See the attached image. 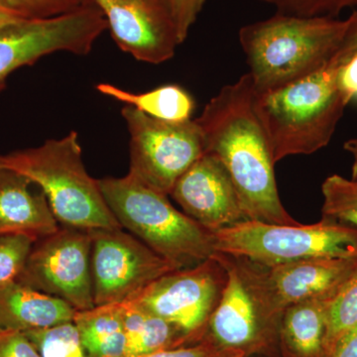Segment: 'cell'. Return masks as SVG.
Returning <instances> with one entry per match:
<instances>
[{
  "label": "cell",
  "mask_w": 357,
  "mask_h": 357,
  "mask_svg": "<svg viewBox=\"0 0 357 357\" xmlns=\"http://www.w3.org/2000/svg\"><path fill=\"white\" fill-rule=\"evenodd\" d=\"M250 75L222 86L196 119L204 152L217 157L234 183L248 220L299 225L284 208L275 178V161L253 110Z\"/></svg>",
  "instance_id": "obj_1"
},
{
  "label": "cell",
  "mask_w": 357,
  "mask_h": 357,
  "mask_svg": "<svg viewBox=\"0 0 357 357\" xmlns=\"http://www.w3.org/2000/svg\"><path fill=\"white\" fill-rule=\"evenodd\" d=\"M347 21L277 13L243 26L239 43L256 93L283 88L323 69L337 54Z\"/></svg>",
  "instance_id": "obj_2"
},
{
  "label": "cell",
  "mask_w": 357,
  "mask_h": 357,
  "mask_svg": "<svg viewBox=\"0 0 357 357\" xmlns=\"http://www.w3.org/2000/svg\"><path fill=\"white\" fill-rule=\"evenodd\" d=\"M349 103L338 88L337 68L330 64L283 88L253 95V110L275 163L328 146Z\"/></svg>",
  "instance_id": "obj_3"
},
{
  "label": "cell",
  "mask_w": 357,
  "mask_h": 357,
  "mask_svg": "<svg viewBox=\"0 0 357 357\" xmlns=\"http://www.w3.org/2000/svg\"><path fill=\"white\" fill-rule=\"evenodd\" d=\"M3 168L22 174L46 196L64 227L84 230L122 229L103 197L98 181L86 172L79 134L38 147L3 155Z\"/></svg>",
  "instance_id": "obj_4"
},
{
  "label": "cell",
  "mask_w": 357,
  "mask_h": 357,
  "mask_svg": "<svg viewBox=\"0 0 357 357\" xmlns=\"http://www.w3.org/2000/svg\"><path fill=\"white\" fill-rule=\"evenodd\" d=\"M98 181L122 229L176 269L195 266L215 255V234L178 211L167 195L129 173L121 178Z\"/></svg>",
  "instance_id": "obj_5"
},
{
  "label": "cell",
  "mask_w": 357,
  "mask_h": 357,
  "mask_svg": "<svg viewBox=\"0 0 357 357\" xmlns=\"http://www.w3.org/2000/svg\"><path fill=\"white\" fill-rule=\"evenodd\" d=\"M213 234L215 253L265 266L357 256V227L324 218L307 225L244 220Z\"/></svg>",
  "instance_id": "obj_6"
},
{
  "label": "cell",
  "mask_w": 357,
  "mask_h": 357,
  "mask_svg": "<svg viewBox=\"0 0 357 357\" xmlns=\"http://www.w3.org/2000/svg\"><path fill=\"white\" fill-rule=\"evenodd\" d=\"M122 117L130 135L129 174L170 196L178 178L204 154L196 119L167 122L126 105Z\"/></svg>",
  "instance_id": "obj_7"
},
{
  "label": "cell",
  "mask_w": 357,
  "mask_h": 357,
  "mask_svg": "<svg viewBox=\"0 0 357 357\" xmlns=\"http://www.w3.org/2000/svg\"><path fill=\"white\" fill-rule=\"evenodd\" d=\"M105 30L107 20L93 4L56 17L23 20L1 26L0 93L13 73L45 56L57 52L88 55Z\"/></svg>",
  "instance_id": "obj_8"
},
{
  "label": "cell",
  "mask_w": 357,
  "mask_h": 357,
  "mask_svg": "<svg viewBox=\"0 0 357 357\" xmlns=\"http://www.w3.org/2000/svg\"><path fill=\"white\" fill-rule=\"evenodd\" d=\"M227 282V270L215 253L208 259L160 277L133 302L165 319L189 344L202 342Z\"/></svg>",
  "instance_id": "obj_9"
},
{
  "label": "cell",
  "mask_w": 357,
  "mask_h": 357,
  "mask_svg": "<svg viewBox=\"0 0 357 357\" xmlns=\"http://www.w3.org/2000/svg\"><path fill=\"white\" fill-rule=\"evenodd\" d=\"M89 230L60 227L33 245L18 283L65 301L77 312L96 307Z\"/></svg>",
  "instance_id": "obj_10"
},
{
  "label": "cell",
  "mask_w": 357,
  "mask_h": 357,
  "mask_svg": "<svg viewBox=\"0 0 357 357\" xmlns=\"http://www.w3.org/2000/svg\"><path fill=\"white\" fill-rule=\"evenodd\" d=\"M89 231L96 306L133 300L160 277L178 270L123 229Z\"/></svg>",
  "instance_id": "obj_11"
},
{
  "label": "cell",
  "mask_w": 357,
  "mask_h": 357,
  "mask_svg": "<svg viewBox=\"0 0 357 357\" xmlns=\"http://www.w3.org/2000/svg\"><path fill=\"white\" fill-rule=\"evenodd\" d=\"M232 258L263 310L278 321L287 307L335 293L357 273V256L302 260L273 266Z\"/></svg>",
  "instance_id": "obj_12"
},
{
  "label": "cell",
  "mask_w": 357,
  "mask_h": 357,
  "mask_svg": "<svg viewBox=\"0 0 357 357\" xmlns=\"http://www.w3.org/2000/svg\"><path fill=\"white\" fill-rule=\"evenodd\" d=\"M217 255L227 270V282L203 340L222 349L241 352L245 357H280L281 321L265 312L234 258L222 253Z\"/></svg>",
  "instance_id": "obj_13"
},
{
  "label": "cell",
  "mask_w": 357,
  "mask_h": 357,
  "mask_svg": "<svg viewBox=\"0 0 357 357\" xmlns=\"http://www.w3.org/2000/svg\"><path fill=\"white\" fill-rule=\"evenodd\" d=\"M121 50L140 62L171 60L181 45L172 0H91Z\"/></svg>",
  "instance_id": "obj_14"
},
{
  "label": "cell",
  "mask_w": 357,
  "mask_h": 357,
  "mask_svg": "<svg viewBox=\"0 0 357 357\" xmlns=\"http://www.w3.org/2000/svg\"><path fill=\"white\" fill-rule=\"evenodd\" d=\"M170 196L213 234L248 220L227 169L206 152L178 178Z\"/></svg>",
  "instance_id": "obj_15"
},
{
  "label": "cell",
  "mask_w": 357,
  "mask_h": 357,
  "mask_svg": "<svg viewBox=\"0 0 357 357\" xmlns=\"http://www.w3.org/2000/svg\"><path fill=\"white\" fill-rule=\"evenodd\" d=\"M22 174L0 168V234L41 238L60 229L46 196Z\"/></svg>",
  "instance_id": "obj_16"
},
{
  "label": "cell",
  "mask_w": 357,
  "mask_h": 357,
  "mask_svg": "<svg viewBox=\"0 0 357 357\" xmlns=\"http://www.w3.org/2000/svg\"><path fill=\"white\" fill-rule=\"evenodd\" d=\"M65 301L14 282L0 288V332L27 333L74 321Z\"/></svg>",
  "instance_id": "obj_17"
},
{
  "label": "cell",
  "mask_w": 357,
  "mask_h": 357,
  "mask_svg": "<svg viewBox=\"0 0 357 357\" xmlns=\"http://www.w3.org/2000/svg\"><path fill=\"white\" fill-rule=\"evenodd\" d=\"M337 293L303 301L284 311L279 330L280 357H330L328 312Z\"/></svg>",
  "instance_id": "obj_18"
},
{
  "label": "cell",
  "mask_w": 357,
  "mask_h": 357,
  "mask_svg": "<svg viewBox=\"0 0 357 357\" xmlns=\"http://www.w3.org/2000/svg\"><path fill=\"white\" fill-rule=\"evenodd\" d=\"M119 306L126 337V357H142L192 344L175 326L133 301Z\"/></svg>",
  "instance_id": "obj_19"
},
{
  "label": "cell",
  "mask_w": 357,
  "mask_h": 357,
  "mask_svg": "<svg viewBox=\"0 0 357 357\" xmlns=\"http://www.w3.org/2000/svg\"><path fill=\"white\" fill-rule=\"evenodd\" d=\"M96 89L102 95L123 102L159 121L184 122L191 121L194 114V98L178 84H165L139 93H131L107 83L96 84Z\"/></svg>",
  "instance_id": "obj_20"
},
{
  "label": "cell",
  "mask_w": 357,
  "mask_h": 357,
  "mask_svg": "<svg viewBox=\"0 0 357 357\" xmlns=\"http://www.w3.org/2000/svg\"><path fill=\"white\" fill-rule=\"evenodd\" d=\"M74 323L89 357H126V337L119 304L77 312Z\"/></svg>",
  "instance_id": "obj_21"
},
{
  "label": "cell",
  "mask_w": 357,
  "mask_h": 357,
  "mask_svg": "<svg viewBox=\"0 0 357 357\" xmlns=\"http://www.w3.org/2000/svg\"><path fill=\"white\" fill-rule=\"evenodd\" d=\"M324 218L357 227V182L342 176H330L321 185Z\"/></svg>",
  "instance_id": "obj_22"
},
{
  "label": "cell",
  "mask_w": 357,
  "mask_h": 357,
  "mask_svg": "<svg viewBox=\"0 0 357 357\" xmlns=\"http://www.w3.org/2000/svg\"><path fill=\"white\" fill-rule=\"evenodd\" d=\"M356 325L357 273L340 287L328 309L326 342L330 357L340 340Z\"/></svg>",
  "instance_id": "obj_23"
},
{
  "label": "cell",
  "mask_w": 357,
  "mask_h": 357,
  "mask_svg": "<svg viewBox=\"0 0 357 357\" xmlns=\"http://www.w3.org/2000/svg\"><path fill=\"white\" fill-rule=\"evenodd\" d=\"M24 333L41 357H89L74 321Z\"/></svg>",
  "instance_id": "obj_24"
},
{
  "label": "cell",
  "mask_w": 357,
  "mask_h": 357,
  "mask_svg": "<svg viewBox=\"0 0 357 357\" xmlns=\"http://www.w3.org/2000/svg\"><path fill=\"white\" fill-rule=\"evenodd\" d=\"M37 241L27 234H0V288L18 281Z\"/></svg>",
  "instance_id": "obj_25"
},
{
  "label": "cell",
  "mask_w": 357,
  "mask_h": 357,
  "mask_svg": "<svg viewBox=\"0 0 357 357\" xmlns=\"http://www.w3.org/2000/svg\"><path fill=\"white\" fill-rule=\"evenodd\" d=\"M276 7L279 13L314 17H333L344 9L357 6V0H261Z\"/></svg>",
  "instance_id": "obj_26"
},
{
  "label": "cell",
  "mask_w": 357,
  "mask_h": 357,
  "mask_svg": "<svg viewBox=\"0 0 357 357\" xmlns=\"http://www.w3.org/2000/svg\"><path fill=\"white\" fill-rule=\"evenodd\" d=\"M24 20H44L76 11L93 4L91 0H6Z\"/></svg>",
  "instance_id": "obj_27"
},
{
  "label": "cell",
  "mask_w": 357,
  "mask_h": 357,
  "mask_svg": "<svg viewBox=\"0 0 357 357\" xmlns=\"http://www.w3.org/2000/svg\"><path fill=\"white\" fill-rule=\"evenodd\" d=\"M142 357H245L241 352L222 349L203 340L196 344L154 352Z\"/></svg>",
  "instance_id": "obj_28"
},
{
  "label": "cell",
  "mask_w": 357,
  "mask_h": 357,
  "mask_svg": "<svg viewBox=\"0 0 357 357\" xmlns=\"http://www.w3.org/2000/svg\"><path fill=\"white\" fill-rule=\"evenodd\" d=\"M172 2L178 39L182 44L196 22L206 0H172Z\"/></svg>",
  "instance_id": "obj_29"
},
{
  "label": "cell",
  "mask_w": 357,
  "mask_h": 357,
  "mask_svg": "<svg viewBox=\"0 0 357 357\" xmlns=\"http://www.w3.org/2000/svg\"><path fill=\"white\" fill-rule=\"evenodd\" d=\"M0 357H41L24 333L0 332Z\"/></svg>",
  "instance_id": "obj_30"
},
{
  "label": "cell",
  "mask_w": 357,
  "mask_h": 357,
  "mask_svg": "<svg viewBox=\"0 0 357 357\" xmlns=\"http://www.w3.org/2000/svg\"><path fill=\"white\" fill-rule=\"evenodd\" d=\"M335 68L338 88L349 103L357 100V54Z\"/></svg>",
  "instance_id": "obj_31"
},
{
  "label": "cell",
  "mask_w": 357,
  "mask_h": 357,
  "mask_svg": "<svg viewBox=\"0 0 357 357\" xmlns=\"http://www.w3.org/2000/svg\"><path fill=\"white\" fill-rule=\"evenodd\" d=\"M347 21V31H345L342 45L328 64L333 67L344 64L349 58L357 54V11L351 14Z\"/></svg>",
  "instance_id": "obj_32"
},
{
  "label": "cell",
  "mask_w": 357,
  "mask_h": 357,
  "mask_svg": "<svg viewBox=\"0 0 357 357\" xmlns=\"http://www.w3.org/2000/svg\"><path fill=\"white\" fill-rule=\"evenodd\" d=\"M331 357H357V325L340 340Z\"/></svg>",
  "instance_id": "obj_33"
},
{
  "label": "cell",
  "mask_w": 357,
  "mask_h": 357,
  "mask_svg": "<svg viewBox=\"0 0 357 357\" xmlns=\"http://www.w3.org/2000/svg\"><path fill=\"white\" fill-rule=\"evenodd\" d=\"M23 20L24 18L21 17L20 14L13 10L6 0H0V27Z\"/></svg>",
  "instance_id": "obj_34"
},
{
  "label": "cell",
  "mask_w": 357,
  "mask_h": 357,
  "mask_svg": "<svg viewBox=\"0 0 357 357\" xmlns=\"http://www.w3.org/2000/svg\"><path fill=\"white\" fill-rule=\"evenodd\" d=\"M345 151L352 157L351 180L357 182V137L351 138L344 143Z\"/></svg>",
  "instance_id": "obj_35"
},
{
  "label": "cell",
  "mask_w": 357,
  "mask_h": 357,
  "mask_svg": "<svg viewBox=\"0 0 357 357\" xmlns=\"http://www.w3.org/2000/svg\"><path fill=\"white\" fill-rule=\"evenodd\" d=\"M0 168H3V155H0Z\"/></svg>",
  "instance_id": "obj_36"
}]
</instances>
